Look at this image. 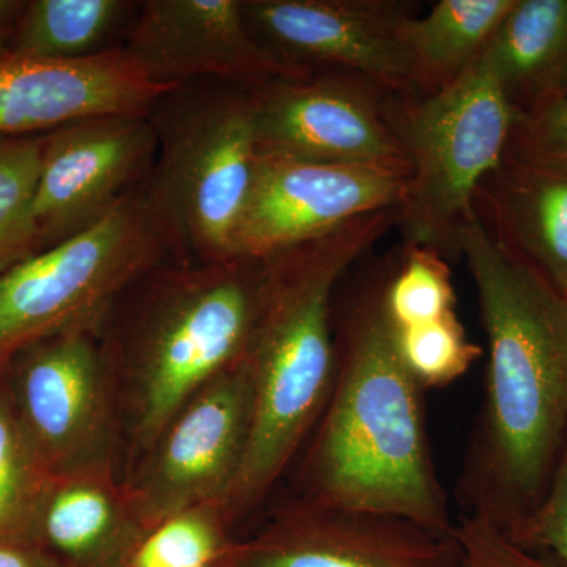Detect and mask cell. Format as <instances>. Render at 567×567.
I'll return each mask as SVG.
<instances>
[{
	"instance_id": "obj_1",
	"label": "cell",
	"mask_w": 567,
	"mask_h": 567,
	"mask_svg": "<svg viewBox=\"0 0 567 567\" xmlns=\"http://www.w3.org/2000/svg\"><path fill=\"white\" fill-rule=\"evenodd\" d=\"M458 251L488 347L458 502L511 533L539 505L567 440V300L503 248L476 210L458 230Z\"/></svg>"
},
{
	"instance_id": "obj_2",
	"label": "cell",
	"mask_w": 567,
	"mask_h": 567,
	"mask_svg": "<svg viewBox=\"0 0 567 567\" xmlns=\"http://www.w3.org/2000/svg\"><path fill=\"white\" fill-rule=\"evenodd\" d=\"M336 346L333 386L308 439L297 499L453 535L456 524L429 442L424 390L398 352L383 281L349 305Z\"/></svg>"
},
{
	"instance_id": "obj_3",
	"label": "cell",
	"mask_w": 567,
	"mask_h": 567,
	"mask_svg": "<svg viewBox=\"0 0 567 567\" xmlns=\"http://www.w3.org/2000/svg\"><path fill=\"white\" fill-rule=\"evenodd\" d=\"M395 219V208L371 213L265 257L267 295L245 358L251 431L244 465L223 503L230 528L264 506L315 431L338 364L336 287Z\"/></svg>"
},
{
	"instance_id": "obj_4",
	"label": "cell",
	"mask_w": 567,
	"mask_h": 567,
	"mask_svg": "<svg viewBox=\"0 0 567 567\" xmlns=\"http://www.w3.org/2000/svg\"><path fill=\"white\" fill-rule=\"evenodd\" d=\"M267 259H173L134 284L104 323L128 468L171 417L248 353Z\"/></svg>"
},
{
	"instance_id": "obj_5",
	"label": "cell",
	"mask_w": 567,
	"mask_h": 567,
	"mask_svg": "<svg viewBox=\"0 0 567 567\" xmlns=\"http://www.w3.org/2000/svg\"><path fill=\"white\" fill-rule=\"evenodd\" d=\"M173 259L181 246L144 182L102 221L0 275V365L52 336L102 333L123 295Z\"/></svg>"
},
{
	"instance_id": "obj_6",
	"label": "cell",
	"mask_w": 567,
	"mask_h": 567,
	"mask_svg": "<svg viewBox=\"0 0 567 567\" xmlns=\"http://www.w3.org/2000/svg\"><path fill=\"white\" fill-rule=\"evenodd\" d=\"M385 107L410 166L395 226L405 245L458 257V230L505 158L517 112L480 61L440 91L386 93Z\"/></svg>"
},
{
	"instance_id": "obj_7",
	"label": "cell",
	"mask_w": 567,
	"mask_h": 567,
	"mask_svg": "<svg viewBox=\"0 0 567 567\" xmlns=\"http://www.w3.org/2000/svg\"><path fill=\"white\" fill-rule=\"evenodd\" d=\"M151 121L158 152L148 186L183 259L234 257L259 162L249 89L215 81L181 85L159 99Z\"/></svg>"
},
{
	"instance_id": "obj_8",
	"label": "cell",
	"mask_w": 567,
	"mask_h": 567,
	"mask_svg": "<svg viewBox=\"0 0 567 567\" xmlns=\"http://www.w3.org/2000/svg\"><path fill=\"white\" fill-rule=\"evenodd\" d=\"M0 369L50 477H121V406L102 333L52 336L24 347Z\"/></svg>"
},
{
	"instance_id": "obj_9",
	"label": "cell",
	"mask_w": 567,
	"mask_h": 567,
	"mask_svg": "<svg viewBox=\"0 0 567 567\" xmlns=\"http://www.w3.org/2000/svg\"><path fill=\"white\" fill-rule=\"evenodd\" d=\"M252 386L246 361L178 410L123 480L145 533L164 518L226 502L244 465Z\"/></svg>"
},
{
	"instance_id": "obj_10",
	"label": "cell",
	"mask_w": 567,
	"mask_h": 567,
	"mask_svg": "<svg viewBox=\"0 0 567 567\" xmlns=\"http://www.w3.org/2000/svg\"><path fill=\"white\" fill-rule=\"evenodd\" d=\"M385 91L354 74L311 70L249 89L259 155L409 177Z\"/></svg>"
},
{
	"instance_id": "obj_11",
	"label": "cell",
	"mask_w": 567,
	"mask_h": 567,
	"mask_svg": "<svg viewBox=\"0 0 567 567\" xmlns=\"http://www.w3.org/2000/svg\"><path fill=\"white\" fill-rule=\"evenodd\" d=\"M254 35L303 70L354 74L395 95H415L404 39L413 7L394 0H244Z\"/></svg>"
},
{
	"instance_id": "obj_12",
	"label": "cell",
	"mask_w": 567,
	"mask_h": 567,
	"mask_svg": "<svg viewBox=\"0 0 567 567\" xmlns=\"http://www.w3.org/2000/svg\"><path fill=\"white\" fill-rule=\"evenodd\" d=\"M156 152L151 114L93 115L44 134L35 197L39 252L102 221L148 181Z\"/></svg>"
},
{
	"instance_id": "obj_13",
	"label": "cell",
	"mask_w": 567,
	"mask_h": 567,
	"mask_svg": "<svg viewBox=\"0 0 567 567\" xmlns=\"http://www.w3.org/2000/svg\"><path fill=\"white\" fill-rule=\"evenodd\" d=\"M453 535L293 499L248 539L234 540L218 567H458Z\"/></svg>"
},
{
	"instance_id": "obj_14",
	"label": "cell",
	"mask_w": 567,
	"mask_h": 567,
	"mask_svg": "<svg viewBox=\"0 0 567 567\" xmlns=\"http://www.w3.org/2000/svg\"><path fill=\"white\" fill-rule=\"evenodd\" d=\"M122 48L171 87L215 81L254 89L311 71L281 61L254 35L244 0H144Z\"/></svg>"
},
{
	"instance_id": "obj_15",
	"label": "cell",
	"mask_w": 567,
	"mask_h": 567,
	"mask_svg": "<svg viewBox=\"0 0 567 567\" xmlns=\"http://www.w3.org/2000/svg\"><path fill=\"white\" fill-rule=\"evenodd\" d=\"M405 175L259 155L234 257L265 259L371 213L398 208Z\"/></svg>"
},
{
	"instance_id": "obj_16",
	"label": "cell",
	"mask_w": 567,
	"mask_h": 567,
	"mask_svg": "<svg viewBox=\"0 0 567 567\" xmlns=\"http://www.w3.org/2000/svg\"><path fill=\"white\" fill-rule=\"evenodd\" d=\"M177 87L151 80L123 48L82 61L0 59V136H29L81 118L151 114Z\"/></svg>"
},
{
	"instance_id": "obj_17",
	"label": "cell",
	"mask_w": 567,
	"mask_h": 567,
	"mask_svg": "<svg viewBox=\"0 0 567 567\" xmlns=\"http://www.w3.org/2000/svg\"><path fill=\"white\" fill-rule=\"evenodd\" d=\"M475 208L495 240L567 300V158L509 142Z\"/></svg>"
},
{
	"instance_id": "obj_18",
	"label": "cell",
	"mask_w": 567,
	"mask_h": 567,
	"mask_svg": "<svg viewBox=\"0 0 567 567\" xmlns=\"http://www.w3.org/2000/svg\"><path fill=\"white\" fill-rule=\"evenodd\" d=\"M144 535L122 477H51L29 543L63 567H128Z\"/></svg>"
},
{
	"instance_id": "obj_19",
	"label": "cell",
	"mask_w": 567,
	"mask_h": 567,
	"mask_svg": "<svg viewBox=\"0 0 567 567\" xmlns=\"http://www.w3.org/2000/svg\"><path fill=\"white\" fill-rule=\"evenodd\" d=\"M480 62L518 118L567 93V0H516Z\"/></svg>"
},
{
	"instance_id": "obj_20",
	"label": "cell",
	"mask_w": 567,
	"mask_h": 567,
	"mask_svg": "<svg viewBox=\"0 0 567 567\" xmlns=\"http://www.w3.org/2000/svg\"><path fill=\"white\" fill-rule=\"evenodd\" d=\"M516 0H442L405 21L404 39L417 92L453 84L475 66Z\"/></svg>"
},
{
	"instance_id": "obj_21",
	"label": "cell",
	"mask_w": 567,
	"mask_h": 567,
	"mask_svg": "<svg viewBox=\"0 0 567 567\" xmlns=\"http://www.w3.org/2000/svg\"><path fill=\"white\" fill-rule=\"evenodd\" d=\"M137 10L133 0H25L10 55L82 61L121 50Z\"/></svg>"
},
{
	"instance_id": "obj_22",
	"label": "cell",
	"mask_w": 567,
	"mask_h": 567,
	"mask_svg": "<svg viewBox=\"0 0 567 567\" xmlns=\"http://www.w3.org/2000/svg\"><path fill=\"white\" fill-rule=\"evenodd\" d=\"M44 134L0 136V275L39 254L35 197Z\"/></svg>"
},
{
	"instance_id": "obj_23",
	"label": "cell",
	"mask_w": 567,
	"mask_h": 567,
	"mask_svg": "<svg viewBox=\"0 0 567 567\" xmlns=\"http://www.w3.org/2000/svg\"><path fill=\"white\" fill-rule=\"evenodd\" d=\"M50 480L17 415L0 369V540L29 543Z\"/></svg>"
},
{
	"instance_id": "obj_24",
	"label": "cell",
	"mask_w": 567,
	"mask_h": 567,
	"mask_svg": "<svg viewBox=\"0 0 567 567\" xmlns=\"http://www.w3.org/2000/svg\"><path fill=\"white\" fill-rule=\"evenodd\" d=\"M230 529L219 505L182 511L142 536L128 567H218Z\"/></svg>"
},
{
	"instance_id": "obj_25",
	"label": "cell",
	"mask_w": 567,
	"mask_h": 567,
	"mask_svg": "<svg viewBox=\"0 0 567 567\" xmlns=\"http://www.w3.org/2000/svg\"><path fill=\"white\" fill-rule=\"evenodd\" d=\"M383 308L394 330L456 315V292L442 254L405 245L398 270L383 281Z\"/></svg>"
},
{
	"instance_id": "obj_26",
	"label": "cell",
	"mask_w": 567,
	"mask_h": 567,
	"mask_svg": "<svg viewBox=\"0 0 567 567\" xmlns=\"http://www.w3.org/2000/svg\"><path fill=\"white\" fill-rule=\"evenodd\" d=\"M394 333L402 361L423 390L456 382L483 353L466 338L457 315Z\"/></svg>"
},
{
	"instance_id": "obj_27",
	"label": "cell",
	"mask_w": 567,
	"mask_h": 567,
	"mask_svg": "<svg viewBox=\"0 0 567 567\" xmlns=\"http://www.w3.org/2000/svg\"><path fill=\"white\" fill-rule=\"evenodd\" d=\"M453 536L458 567H563L522 546L505 528L481 514H462Z\"/></svg>"
},
{
	"instance_id": "obj_28",
	"label": "cell",
	"mask_w": 567,
	"mask_h": 567,
	"mask_svg": "<svg viewBox=\"0 0 567 567\" xmlns=\"http://www.w3.org/2000/svg\"><path fill=\"white\" fill-rule=\"evenodd\" d=\"M509 535L567 567V440L539 505Z\"/></svg>"
},
{
	"instance_id": "obj_29",
	"label": "cell",
	"mask_w": 567,
	"mask_h": 567,
	"mask_svg": "<svg viewBox=\"0 0 567 567\" xmlns=\"http://www.w3.org/2000/svg\"><path fill=\"white\" fill-rule=\"evenodd\" d=\"M511 142L539 155L567 158V99L554 100L518 118Z\"/></svg>"
},
{
	"instance_id": "obj_30",
	"label": "cell",
	"mask_w": 567,
	"mask_h": 567,
	"mask_svg": "<svg viewBox=\"0 0 567 567\" xmlns=\"http://www.w3.org/2000/svg\"><path fill=\"white\" fill-rule=\"evenodd\" d=\"M0 567H63L58 559L31 543L0 540Z\"/></svg>"
},
{
	"instance_id": "obj_31",
	"label": "cell",
	"mask_w": 567,
	"mask_h": 567,
	"mask_svg": "<svg viewBox=\"0 0 567 567\" xmlns=\"http://www.w3.org/2000/svg\"><path fill=\"white\" fill-rule=\"evenodd\" d=\"M25 0H0V59L10 54L11 39Z\"/></svg>"
},
{
	"instance_id": "obj_32",
	"label": "cell",
	"mask_w": 567,
	"mask_h": 567,
	"mask_svg": "<svg viewBox=\"0 0 567 567\" xmlns=\"http://www.w3.org/2000/svg\"><path fill=\"white\" fill-rule=\"evenodd\" d=\"M565 99H567V93H566V96H565Z\"/></svg>"
}]
</instances>
